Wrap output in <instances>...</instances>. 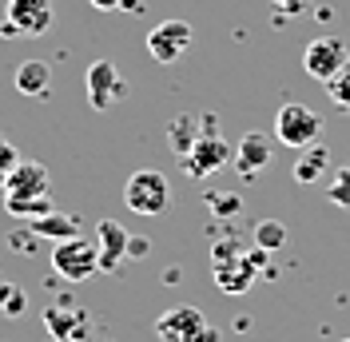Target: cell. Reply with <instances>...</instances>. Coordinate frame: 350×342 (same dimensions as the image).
<instances>
[{
    "label": "cell",
    "instance_id": "27",
    "mask_svg": "<svg viewBox=\"0 0 350 342\" xmlns=\"http://www.w3.org/2000/svg\"><path fill=\"white\" fill-rule=\"evenodd\" d=\"M88 4H92L96 12H120V4H124V0H88Z\"/></svg>",
    "mask_w": 350,
    "mask_h": 342
},
{
    "label": "cell",
    "instance_id": "14",
    "mask_svg": "<svg viewBox=\"0 0 350 342\" xmlns=\"http://www.w3.org/2000/svg\"><path fill=\"white\" fill-rule=\"evenodd\" d=\"M211 128H219L215 116H175L172 124H167V144H172V151L183 159V155L199 144V135L211 131Z\"/></svg>",
    "mask_w": 350,
    "mask_h": 342
},
{
    "label": "cell",
    "instance_id": "15",
    "mask_svg": "<svg viewBox=\"0 0 350 342\" xmlns=\"http://www.w3.org/2000/svg\"><path fill=\"white\" fill-rule=\"evenodd\" d=\"M96 247H100V271H116L128 259V231L116 219H104L96 227Z\"/></svg>",
    "mask_w": 350,
    "mask_h": 342
},
{
    "label": "cell",
    "instance_id": "16",
    "mask_svg": "<svg viewBox=\"0 0 350 342\" xmlns=\"http://www.w3.org/2000/svg\"><path fill=\"white\" fill-rule=\"evenodd\" d=\"M12 88L21 96H28V100H48V92H52V68L44 64V60H24L12 72Z\"/></svg>",
    "mask_w": 350,
    "mask_h": 342
},
{
    "label": "cell",
    "instance_id": "8",
    "mask_svg": "<svg viewBox=\"0 0 350 342\" xmlns=\"http://www.w3.org/2000/svg\"><path fill=\"white\" fill-rule=\"evenodd\" d=\"M347 64H350V52H347V44L338 40V36H314V40L306 44V52H303L306 76H314L319 84H327L330 76H338Z\"/></svg>",
    "mask_w": 350,
    "mask_h": 342
},
{
    "label": "cell",
    "instance_id": "21",
    "mask_svg": "<svg viewBox=\"0 0 350 342\" xmlns=\"http://www.w3.org/2000/svg\"><path fill=\"white\" fill-rule=\"evenodd\" d=\"M327 195H330V203H334V207H350V163H342V168L330 175Z\"/></svg>",
    "mask_w": 350,
    "mask_h": 342
},
{
    "label": "cell",
    "instance_id": "5",
    "mask_svg": "<svg viewBox=\"0 0 350 342\" xmlns=\"http://www.w3.org/2000/svg\"><path fill=\"white\" fill-rule=\"evenodd\" d=\"M167 199H172V187H167V175L155 168H144L135 171L128 183H124V203H128V211L144 215V219H152L167 207Z\"/></svg>",
    "mask_w": 350,
    "mask_h": 342
},
{
    "label": "cell",
    "instance_id": "13",
    "mask_svg": "<svg viewBox=\"0 0 350 342\" xmlns=\"http://www.w3.org/2000/svg\"><path fill=\"white\" fill-rule=\"evenodd\" d=\"M44 330L56 342H88L92 319H88V311H80V306L60 302V306H48V311H44Z\"/></svg>",
    "mask_w": 350,
    "mask_h": 342
},
{
    "label": "cell",
    "instance_id": "24",
    "mask_svg": "<svg viewBox=\"0 0 350 342\" xmlns=\"http://www.w3.org/2000/svg\"><path fill=\"white\" fill-rule=\"evenodd\" d=\"M16 163H21V151H16L12 144H8V140H4V135H0V187H4L8 171L16 168Z\"/></svg>",
    "mask_w": 350,
    "mask_h": 342
},
{
    "label": "cell",
    "instance_id": "11",
    "mask_svg": "<svg viewBox=\"0 0 350 342\" xmlns=\"http://www.w3.org/2000/svg\"><path fill=\"white\" fill-rule=\"evenodd\" d=\"M231 144L219 135V128H211V131H203L199 135V144L187 155H183V171L191 175V179H207L211 171H219L223 163H231Z\"/></svg>",
    "mask_w": 350,
    "mask_h": 342
},
{
    "label": "cell",
    "instance_id": "10",
    "mask_svg": "<svg viewBox=\"0 0 350 342\" xmlns=\"http://www.w3.org/2000/svg\"><path fill=\"white\" fill-rule=\"evenodd\" d=\"M196 40V28L187 21H163L148 32V56L155 64H175Z\"/></svg>",
    "mask_w": 350,
    "mask_h": 342
},
{
    "label": "cell",
    "instance_id": "3",
    "mask_svg": "<svg viewBox=\"0 0 350 342\" xmlns=\"http://www.w3.org/2000/svg\"><path fill=\"white\" fill-rule=\"evenodd\" d=\"M155 339L159 342H219V330L207 322L199 306H172L155 322Z\"/></svg>",
    "mask_w": 350,
    "mask_h": 342
},
{
    "label": "cell",
    "instance_id": "4",
    "mask_svg": "<svg viewBox=\"0 0 350 342\" xmlns=\"http://www.w3.org/2000/svg\"><path fill=\"white\" fill-rule=\"evenodd\" d=\"M52 271L64 278V282H84L100 271V247H96V239H64V243H56L52 247Z\"/></svg>",
    "mask_w": 350,
    "mask_h": 342
},
{
    "label": "cell",
    "instance_id": "2",
    "mask_svg": "<svg viewBox=\"0 0 350 342\" xmlns=\"http://www.w3.org/2000/svg\"><path fill=\"white\" fill-rule=\"evenodd\" d=\"M211 259H215L211 275H215V287L223 291V295H243V291H251V282H255L259 271H255L251 255H243V251H239V243H235V239L215 243Z\"/></svg>",
    "mask_w": 350,
    "mask_h": 342
},
{
    "label": "cell",
    "instance_id": "29",
    "mask_svg": "<svg viewBox=\"0 0 350 342\" xmlns=\"http://www.w3.org/2000/svg\"><path fill=\"white\" fill-rule=\"evenodd\" d=\"M342 342H350V339H342Z\"/></svg>",
    "mask_w": 350,
    "mask_h": 342
},
{
    "label": "cell",
    "instance_id": "9",
    "mask_svg": "<svg viewBox=\"0 0 350 342\" xmlns=\"http://www.w3.org/2000/svg\"><path fill=\"white\" fill-rule=\"evenodd\" d=\"M84 88H88V104L96 107V111H111V107L128 96V80L116 72L111 60H92Z\"/></svg>",
    "mask_w": 350,
    "mask_h": 342
},
{
    "label": "cell",
    "instance_id": "28",
    "mask_svg": "<svg viewBox=\"0 0 350 342\" xmlns=\"http://www.w3.org/2000/svg\"><path fill=\"white\" fill-rule=\"evenodd\" d=\"M120 8H124V12H139V0H124Z\"/></svg>",
    "mask_w": 350,
    "mask_h": 342
},
{
    "label": "cell",
    "instance_id": "1",
    "mask_svg": "<svg viewBox=\"0 0 350 342\" xmlns=\"http://www.w3.org/2000/svg\"><path fill=\"white\" fill-rule=\"evenodd\" d=\"M0 199H4L8 215L28 219V223L48 215L52 211V175H48V168L36 163V159H21L8 171V179L0 187Z\"/></svg>",
    "mask_w": 350,
    "mask_h": 342
},
{
    "label": "cell",
    "instance_id": "20",
    "mask_svg": "<svg viewBox=\"0 0 350 342\" xmlns=\"http://www.w3.org/2000/svg\"><path fill=\"white\" fill-rule=\"evenodd\" d=\"M327 96L334 100L338 111H347V116H350V64L342 68L338 76H330V80H327Z\"/></svg>",
    "mask_w": 350,
    "mask_h": 342
},
{
    "label": "cell",
    "instance_id": "22",
    "mask_svg": "<svg viewBox=\"0 0 350 342\" xmlns=\"http://www.w3.org/2000/svg\"><path fill=\"white\" fill-rule=\"evenodd\" d=\"M207 207H211L215 215H223V219H231V215L243 211V199L231 195V192H207Z\"/></svg>",
    "mask_w": 350,
    "mask_h": 342
},
{
    "label": "cell",
    "instance_id": "25",
    "mask_svg": "<svg viewBox=\"0 0 350 342\" xmlns=\"http://www.w3.org/2000/svg\"><path fill=\"white\" fill-rule=\"evenodd\" d=\"M306 8V0H271V16L275 21H291V16H299Z\"/></svg>",
    "mask_w": 350,
    "mask_h": 342
},
{
    "label": "cell",
    "instance_id": "19",
    "mask_svg": "<svg viewBox=\"0 0 350 342\" xmlns=\"http://www.w3.org/2000/svg\"><path fill=\"white\" fill-rule=\"evenodd\" d=\"M286 243V227L279 223V219H262L259 227H255V247H262V251H279Z\"/></svg>",
    "mask_w": 350,
    "mask_h": 342
},
{
    "label": "cell",
    "instance_id": "26",
    "mask_svg": "<svg viewBox=\"0 0 350 342\" xmlns=\"http://www.w3.org/2000/svg\"><path fill=\"white\" fill-rule=\"evenodd\" d=\"M148 251H152L148 239H128V259H139V255H148Z\"/></svg>",
    "mask_w": 350,
    "mask_h": 342
},
{
    "label": "cell",
    "instance_id": "6",
    "mask_svg": "<svg viewBox=\"0 0 350 342\" xmlns=\"http://www.w3.org/2000/svg\"><path fill=\"white\" fill-rule=\"evenodd\" d=\"M319 131H323V120H319V111L306 104H283L279 107V116H275V140L286 144V148H310V144H319Z\"/></svg>",
    "mask_w": 350,
    "mask_h": 342
},
{
    "label": "cell",
    "instance_id": "7",
    "mask_svg": "<svg viewBox=\"0 0 350 342\" xmlns=\"http://www.w3.org/2000/svg\"><path fill=\"white\" fill-rule=\"evenodd\" d=\"M4 21L16 28V40H40L56 24V8L52 0H8Z\"/></svg>",
    "mask_w": 350,
    "mask_h": 342
},
{
    "label": "cell",
    "instance_id": "12",
    "mask_svg": "<svg viewBox=\"0 0 350 342\" xmlns=\"http://www.w3.org/2000/svg\"><path fill=\"white\" fill-rule=\"evenodd\" d=\"M231 159H235V171L243 179H259L262 171L271 168V159H275V140L267 131H243V140Z\"/></svg>",
    "mask_w": 350,
    "mask_h": 342
},
{
    "label": "cell",
    "instance_id": "18",
    "mask_svg": "<svg viewBox=\"0 0 350 342\" xmlns=\"http://www.w3.org/2000/svg\"><path fill=\"white\" fill-rule=\"evenodd\" d=\"M327 171H330V148L327 144H310V148H303L299 163H295V179H299V183H319Z\"/></svg>",
    "mask_w": 350,
    "mask_h": 342
},
{
    "label": "cell",
    "instance_id": "17",
    "mask_svg": "<svg viewBox=\"0 0 350 342\" xmlns=\"http://www.w3.org/2000/svg\"><path fill=\"white\" fill-rule=\"evenodd\" d=\"M28 227H32V235L52 239V243H64V239L80 235V219H76V215H68V211H56V207H52L48 215H40V219H32Z\"/></svg>",
    "mask_w": 350,
    "mask_h": 342
},
{
    "label": "cell",
    "instance_id": "23",
    "mask_svg": "<svg viewBox=\"0 0 350 342\" xmlns=\"http://www.w3.org/2000/svg\"><path fill=\"white\" fill-rule=\"evenodd\" d=\"M0 311L4 315H21L24 311V295L16 287H8V282H0Z\"/></svg>",
    "mask_w": 350,
    "mask_h": 342
}]
</instances>
